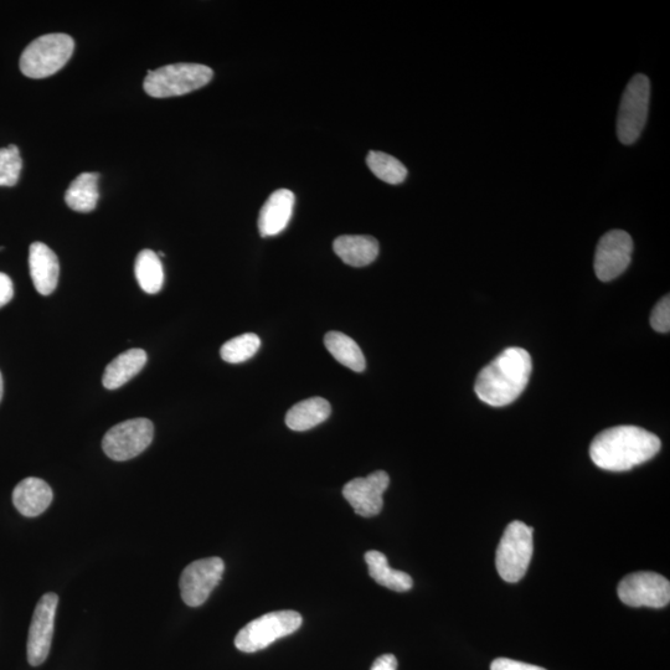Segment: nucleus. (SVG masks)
Masks as SVG:
<instances>
[{"label": "nucleus", "mask_w": 670, "mask_h": 670, "mask_svg": "<svg viewBox=\"0 0 670 670\" xmlns=\"http://www.w3.org/2000/svg\"><path fill=\"white\" fill-rule=\"evenodd\" d=\"M661 447V440L652 432L637 426H616L594 438L590 456L605 471L625 472L652 460Z\"/></svg>", "instance_id": "nucleus-1"}, {"label": "nucleus", "mask_w": 670, "mask_h": 670, "mask_svg": "<svg viewBox=\"0 0 670 670\" xmlns=\"http://www.w3.org/2000/svg\"><path fill=\"white\" fill-rule=\"evenodd\" d=\"M532 370L533 360L527 350L505 349L479 373L474 391L489 406L510 405L527 389Z\"/></svg>", "instance_id": "nucleus-2"}, {"label": "nucleus", "mask_w": 670, "mask_h": 670, "mask_svg": "<svg viewBox=\"0 0 670 670\" xmlns=\"http://www.w3.org/2000/svg\"><path fill=\"white\" fill-rule=\"evenodd\" d=\"M214 71L201 64H173L148 71L144 91L156 99L183 96L209 84Z\"/></svg>", "instance_id": "nucleus-3"}, {"label": "nucleus", "mask_w": 670, "mask_h": 670, "mask_svg": "<svg viewBox=\"0 0 670 670\" xmlns=\"http://www.w3.org/2000/svg\"><path fill=\"white\" fill-rule=\"evenodd\" d=\"M70 35L46 34L35 39L20 58V70L30 79H45L63 69L74 53Z\"/></svg>", "instance_id": "nucleus-4"}, {"label": "nucleus", "mask_w": 670, "mask_h": 670, "mask_svg": "<svg viewBox=\"0 0 670 670\" xmlns=\"http://www.w3.org/2000/svg\"><path fill=\"white\" fill-rule=\"evenodd\" d=\"M534 529L522 522L510 523L498 545L496 566L504 581L515 584L527 574L534 553Z\"/></svg>", "instance_id": "nucleus-5"}, {"label": "nucleus", "mask_w": 670, "mask_h": 670, "mask_svg": "<svg viewBox=\"0 0 670 670\" xmlns=\"http://www.w3.org/2000/svg\"><path fill=\"white\" fill-rule=\"evenodd\" d=\"M302 616L296 611H277L266 613L247 623L237 633L235 646L244 653H255L267 648L277 639L287 637L300 630Z\"/></svg>", "instance_id": "nucleus-6"}, {"label": "nucleus", "mask_w": 670, "mask_h": 670, "mask_svg": "<svg viewBox=\"0 0 670 670\" xmlns=\"http://www.w3.org/2000/svg\"><path fill=\"white\" fill-rule=\"evenodd\" d=\"M651 99V82L646 75L637 74L623 92L617 117V136L622 144L636 143L646 126Z\"/></svg>", "instance_id": "nucleus-7"}, {"label": "nucleus", "mask_w": 670, "mask_h": 670, "mask_svg": "<svg viewBox=\"0 0 670 670\" xmlns=\"http://www.w3.org/2000/svg\"><path fill=\"white\" fill-rule=\"evenodd\" d=\"M154 426L148 419H133L113 426L102 440V448L113 461H128L151 445Z\"/></svg>", "instance_id": "nucleus-8"}, {"label": "nucleus", "mask_w": 670, "mask_h": 670, "mask_svg": "<svg viewBox=\"0 0 670 670\" xmlns=\"http://www.w3.org/2000/svg\"><path fill=\"white\" fill-rule=\"evenodd\" d=\"M617 592L627 606L663 608L670 601V582L656 572H635L620 582Z\"/></svg>", "instance_id": "nucleus-9"}, {"label": "nucleus", "mask_w": 670, "mask_h": 670, "mask_svg": "<svg viewBox=\"0 0 670 670\" xmlns=\"http://www.w3.org/2000/svg\"><path fill=\"white\" fill-rule=\"evenodd\" d=\"M224 571L225 564L220 558L201 559L188 565L179 581L180 594L185 605H204L223 579Z\"/></svg>", "instance_id": "nucleus-10"}, {"label": "nucleus", "mask_w": 670, "mask_h": 670, "mask_svg": "<svg viewBox=\"0 0 670 670\" xmlns=\"http://www.w3.org/2000/svg\"><path fill=\"white\" fill-rule=\"evenodd\" d=\"M633 254V240L622 230L608 231L601 237L595 252V273L602 282H610L620 277L630 266Z\"/></svg>", "instance_id": "nucleus-11"}, {"label": "nucleus", "mask_w": 670, "mask_h": 670, "mask_svg": "<svg viewBox=\"0 0 670 670\" xmlns=\"http://www.w3.org/2000/svg\"><path fill=\"white\" fill-rule=\"evenodd\" d=\"M58 603V595L49 592V594L41 597L35 607L33 620L30 623L27 647L30 666H40L49 656L51 643H53Z\"/></svg>", "instance_id": "nucleus-12"}, {"label": "nucleus", "mask_w": 670, "mask_h": 670, "mask_svg": "<svg viewBox=\"0 0 670 670\" xmlns=\"http://www.w3.org/2000/svg\"><path fill=\"white\" fill-rule=\"evenodd\" d=\"M390 484L389 474L378 471L365 478H355L345 484L343 497L360 517L371 518L384 507V493Z\"/></svg>", "instance_id": "nucleus-13"}, {"label": "nucleus", "mask_w": 670, "mask_h": 670, "mask_svg": "<svg viewBox=\"0 0 670 670\" xmlns=\"http://www.w3.org/2000/svg\"><path fill=\"white\" fill-rule=\"evenodd\" d=\"M30 276L36 291L41 296H49L59 282L60 265L58 256L43 242H34L29 250Z\"/></svg>", "instance_id": "nucleus-14"}, {"label": "nucleus", "mask_w": 670, "mask_h": 670, "mask_svg": "<svg viewBox=\"0 0 670 670\" xmlns=\"http://www.w3.org/2000/svg\"><path fill=\"white\" fill-rule=\"evenodd\" d=\"M295 208V194L288 189L276 190L260 211L259 230L262 237L276 236L287 228Z\"/></svg>", "instance_id": "nucleus-15"}, {"label": "nucleus", "mask_w": 670, "mask_h": 670, "mask_svg": "<svg viewBox=\"0 0 670 670\" xmlns=\"http://www.w3.org/2000/svg\"><path fill=\"white\" fill-rule=\"evenodd\" d=\"M53 489L43 479L29 477L20 482L13 492V503L24 517L43 514L53 502Z\"/></svg>", "instance_id": "nucleus-16"}, {"label": "nucleus", "mask_w": 670, "mask_h": 670, "mask_svg": "<svg viewBox=\"0 0 670 670\" xmlns=\"http://www.w3.org/2000/svg\"><path fill=\"white\" fill-rule=\"evenodd\" d=\"M333 249L344 264L364 267L370 265L378 257L379 242L371 236L344 235L335 239Z\"/></svg>", "instance_id": "nucleus-17"}, {"label": "nucleus", "mask_w": 670, "mask_h": 670, "mask_svg": "<svg viewBox=\"0 0 670 670\" xmlns=\"http://www.w3.org/2000/svg\"><path fill=\"white\" fill-rule=\"evenodd\" d=\"M147 353L143 349H130L112 360L103 374L102 383L108 390L120 389L146 367Z\"/></svg>", "instance_id": "nucleus-18"}, {"label": "nucleus", "mask_w": 670, "mask_h": 670, "mask_svg": "<svg viewBox=\"0 0 670 670\" xmlns=\"http://www.w3.org/2000/svg\"><path fill=\"white\" fill-rule=\"evenodd\" d=\"M331 412V404L326 399L303 400L287 412L286 424L293 431H308L326 421Z\"/></svg>", "instance_id": "nucleus-19"}, {"label": "nucleus", "mask_w": 670, "mask_h": 670, "mask_svg": "<svg viewBox=\"0 0 670 670\" xmlns=\"http://www.w3.org/2000/svg\"><path fill=\"white\" fill-rule=\"evenodd\" d=\"M97 173H82L70 184L65 193L66 204L77 213H90L95 210L100 198Z\"/></svg>", "instance_id": "nucleus-20"}, {"label": "nucleus", "mask_w": 670, "mask_h": 670, "mask_svg": "<svg viewBox=\"0 0 670 670\" xmlns=\"http://www.w3.org/2000/svg\"><path fill=\"white\" fill-rule=\"evenodd\" d=\"M365 561H367L371 579L378 582L379 585L396 592H406L414 586L411 576L404 571L391 569L388 559L379 551H368L365 554Z\"/></svg>", "instance_id": "nucleus-21"}, {"label": "nucleus", "mask_w": 670, "mask_h": 670, "mask_svg": "<svg viewBox=\"0 0 670 670\" xmlns=\"http://www.w3.org/2000/svg\"><path fill=\"white\" fill-rule=\"evenodd\" d=\"M324 344L335 360L350 370L362 373L367 368V362L359 345L348 335L340 332H329L324 338Z\"/></svg>", "instance_id": "nucleus-22"}, {"label": "nucleus", "mask_w": 670, "mask_h": 670, "mask_svg": "<svg viewBox=\"0 0 670 670\" xmlns=\"http://www.w3.org/2000/svg\"><path fill=\"white\" fill-rule=\"evenodd\" d=\"M139 287L148 295H156L163 288L164 270L161 259L152 250L139 252L134 265Z\"/></svg>", "instance_id": "nucleus-23"}, {"label": "nucleus", "mask_w": 670, "mask_h": 670, "mask_svg": "<svg viewBox=\"0 0 670 670\" xmlns=\"http://www.w3.org/2000/svg\"><path fill=\"white\" fill-rule=\"evenodd\" d=\"M368 167L376 178L383 182L398 185L405 182L407 169L399 159L384 152H370L367 157Z\"/></svg>", "instance_id": "nucleus-24"}, {"label": "nucleus", "mask_w": 670, "mask_h": 670, "mask_svg": "<svg viewBox=\"0 0 670 670\" xmlns=\"http://www.w3.org/2000/svg\"><path fill=\"white\" fill-rule=\"evenodd\" d=\"M261 340L254 333L241 334L229 340L221 347L220 355L224 362L240 364L251 359L259 352Z\"/></svg>", "instance_id": "nucleus-25"}, {"label": "nucleus", "mask_w": 670, "mask_h": 670, "mask_svg": "<svg viewBox=\"0 0 670 670\" xmlns=\"http://www.w3.org/2000/svg\"><path fill=\"white\" fill-rule=\"evenodd\" d=\"M23 169V159L17 146L0 148V187H14Z\"/></svg>", "instance_id": "nucleus-26"}, {"label": "nucleus", "mask_w": 670, "mask_h": 670, "mask_svg": "<svg viewBox=\"0 0 670 670\" xmlns=\"http://www.w3.org/2000/svg\"><path fill=\"white\" fill-rule=\"evenodd\" d=\"M651 326L654 331L668 333L670 331V297H663L656 304L651 314Z\"/></svg>", "instance_id": "nucleus-27"}, {"label": "nucleus", "mask_w": 670, "mask_h": 670, "mask_svg": "<svg viewBox=\"0 0 670 670\" xmlns=\"http://www.w3.org/2000/svg\"><path fill=\"white\" fill-rule=\"evenodd\" d=\"M491 670H546L533 664L513 661L508 658H498L492 663Z\"/></svg>", "instance_id": "nucleus-28"}, {"label": "nucleus", "mask_w": 670, "mask_h": 670, "mask_svg": "<svg viewBox=\"0 0 670 670\" xmlns=\"http://www.w3.org/2000/svg\"><path fill=\"white\" fill-rule=\"evenodd\" d=\"M14 297V286L13 281L10 280L8 275L0 272V308L4 307L5 304H8L13 300Z\"/></svg>", "instance_id": "nucleus-29"}, {"label": "nucleus", "mask_w": 670, "mask_h": 670, "mask_svg": "<svg viewBox=\"0 0 670 670\" xmlns=\"http://www.w3.org/2000/svg\"><path fill=\"white\" fill-rule=\"evenodd\" d=\"M370 670H398V659L393 654H384L376 659Z\"/></svg>", "instance_id": "nucleus-30"}, {"label": "nucleus", "mask_w": 670, "mask_h": 670, "mask_svg": "<svg viewBox=\"0 0 670 670\" xmlns=\"http://www.w3.org/2000/svg\"><path fill=\"white\" fill-rule=\"evenodd\" d=\"M3 394H4V381L2 373H0V401H2L3 399Z\"/></svg>", "instance_id": "nucleus-31"}]
</instances>
